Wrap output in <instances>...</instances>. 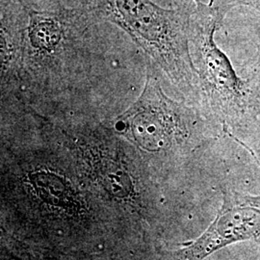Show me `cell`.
<instances>
[{
	"label": "cell",
	"mask_w": 260,
	"mask_h": 260,
	"mask_svg": "<svg viewBox=\"0 0 260 260\" xmlns=\"http://www.w3.org/2000/svg\"><path fill=\"white\" fill-rule=\"evenodd\" d=\"M0 7L2 89L47 94L75 84L89 66L100 22L77 3Z\"/></svg>",
	"instance_id": "cell-1"
},
{
	"label": "cell",
	"mask_w": 260,
	"mask_h": 260,
	"mask_svg": "<svg viewBox=\"0 0 260 260\" xmlns=\"http://www.w3.org/2000/svg\"><path fill=\"white\" fill-rule=\"evenodd\" d=\"M100 23L124 31L187 98L200 93L191 55L189 21L194 7L163 8L152 0H75Z\"/></svg>",
	"instance_id": "cell-2"
},
{
	"label": "cell",
	"mask_w": 260,
	"mask_h": 260,
	"mask_svg": "<svg viewBox=\"0 0 260 260\" xmlns=\"http://www.w3.org/2000/svg\"><path fill=\"white\" fill-rule=\"evenodd\" d=\"M230 10L199 3L192 10L189 21L190 49L200 92L220 115L248 108L252 101L250 84L236 75L229 57L214 39L216 30Z\"/></svg>",
	"instance_id": "cell-3"
},
{
	"label": "cell",
	"mask_w": 260,
	"mask_h": 260,
	"mask_svg": "<svg viewBox=\"0 0 260 260\" xmlns=\"http://www.w3.org/2000/svg\"><path fill=\"white\" fill-rule=\"evenodd\" d=\"M187 110L168 98L149 70L139 99L117 118L114 128L143 152L166 156L189 148L193 123Z\"/></svg>",
	"instance_id": "cell-4"
},
{
	"label": "cell",
	"mask_w": 260,
	"mask_h": 260,
	"mask_svg": "<svg viewBox=\"0 0 260 260\" xmlns=\"http://www.w3.org/2000/svg\"><path fill=\"white\" fill-rule=\"evenodd\" d=\"M20 172L19 194L25 196L20 201L26 203L24 208L35 217V223H64L75 229L89 224V218L95 214L89 197L82 195L77 182L62 169L41 163Z\"/></svg>",
	"instance_id": "cell-5"
},
{
	"label": "cell",
	"mask_w": 260,
	"mask_h": 260,
	"mask_svg": "<svg viewBox=\"0 0 260 260\" xmlns=\"http://www.w3.org/2000/svg\"><path fill=\"white\" fill-rule=\"evenodd\" d=\"M75 156L79 177L91 192L123 210L142 213L143 182L136 179L121 153L114 152L110 145L96 143L95 138H78Z\"/></svg>",
	"instance_id": "cell-6"
},
{
	"label": "cell",
	"mask_w": 260,
	"mask_h": 260,
	"mask_svg": "<svg viewBox=\"0 0 260 260\" xmlns=\"http://www.w3.org/2000/svg\"><path fill=\"white\" fill-rule=\"evenodd\" d=\"M260 235V196L223 193V203L213 223L201 237L174 253L178 259H204L235 242Z\"/></svg>",
	"instance_id": "cell-7"
},
{
	"label": "cell",
	"mask_w": 260,
	"mask_h": 260,
	"mask_svg": "<svg viewBox=\"0 0 260 260\" xmlns=\"http://www.w3.org/2000/svg\"><path fill=\"white\" fill-rule=\"evenodd\" d=\"M172 8L176 7H194L196 4L202 3L206 5H216L228 7L233 9V7L240 5L242 2L240 0H167Z\"/></svg>",
	"instance_id": "cell-8"
},
{
	"label": "cell",
	"mask_w": 260,
	"mask_h": 260,
	"mask_svg": "<svg viewBox=\"0 0 260 260\" xmlns=\"http://www.w3.org/2000/svg\"><path fill=\"white\" fill-rule=\"evenodd\" d=\"M12 1L23 4L25 6H45V5H54L63 3H75V0H3Z\"/></svg>",
	"instance_id": "cell-9"
},
{
	"label": "cell",
	"mask_w": 260,
	"mask_h": 260,
	"mask_svg": "<svg viewBox=\"0 0 260 260\" xmlns=\"http://www.w3.org/2000/svg\"><path fill=\"white\" fill-rule=\"evenodd\" d=\"M251 84L260 90V46L251 70Z\"/></svg>",
	"instance_id": "cell-10"
},
{
	"label": "cell",
	"mask_w": 260,
	"mask_h": 260,
	"mask_svg": "<svg viewBox=\"0 0 260 260\" xmlns=\"http://www.w3.org/2000/svg\"><path fill=\"white\" fill-rule=\"evenodd\" d=\"M255 240L257 241V243H258V244H260V235L259 236H258V237H257V238H255Z\"/></svg>",
	"instance_id": "cell-11"
}]
</instances>
